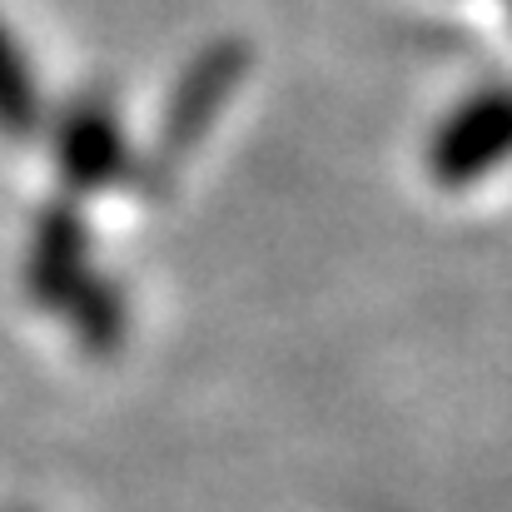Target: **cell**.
<instances>
[{"mask_svg": "<svg viewBox=\"0 0 512 512\" xmlns=\"http://www.w3.org/2000/svg\"><path fill=\"white\" fill-rule=\"evenodd\" d=\"M249 70H254V50H249L244 35H214L179 65L170 95L160 105L155 145L135 165V189H145V194H165L170 189L174 170L209 140L214 120L229 110V100L239 95Z\"/></svg>", "mask_w": 512, "mask_h": 512, "instance_id": "6da1fadb", "label": "cell"}, {"mask_svg": "<svg viewBox=\"0 0 512 512\" xmlns=\"http://www.w3.org/2000/svg\"><path fill=\"white\" fill-rule=\"evenodd\" d=\"M45 145H50V160H55V179L70 199H95V194H110V189H125L135 184V165H140V150L125 130V115H120V100L110 90H80L70 95L65 105L45 110V125H40Z\"/></svg>", "mask_w": 512, "mask_h": 512, "instance_id": "7a4b0ae2", "label": "cell"}, {"mask_svg": "<svg viewBox=\"0 0 512 512\" xmlns=\"http://www.w3.org/2000/svg\"><path fill=\"white\" fill-rule=\"evenodd\" d=\"M512 165V80H488L458 95L423 140V174L458 194Z\"/></svg>", "mask_w": 512, "mask_h": 512, "instance_id": "3957f363", "label": "cell"}, {"mask_svg": "<svg viewBox=\"0 0 512 512\" xmlns=\"http://www.w3.org/2000/svg\"><path fill=\"white\" fill-rule=\"evenodd\" d=\"M95 229L80 199L60 194L50 204L35 209L30 219V239H25V259H20V284L25 299L45 314H60L70 304V294L95 274Z\"/></svg>", "mask_w": 512, "mask_h": 512, "instance_id": "277c9868", "label": "cell"}, {"mask_svg": "<svg viewBox=\"0 0 512 512\" xmlns=\"http://www.w3.org/2000/svg\"><path fill=\"white\" fill-rule=\"evenodd\" d=\"M60 319H65L70 339L80 343L85 353L110 358V353H120L125 339H130V294H125V284H120L110 269H95V274L70 294V304L60 309Z\"/></svg>", "mask_w": 512, "mask_h": 512, "instance_id": "5b68a950", "label": "cell"}, {"mask_svg": "<svg viewBox=\"0 0 512 512\" xmlns=\"http://www.w3.org/2000/svg\"><path fill=\"white\" fill-rule=\"evenodd\" d=\"M45 125V90L35 75V60L25 55L20 35L0 15V140L30 145Z\"/></svg>", "mask_w": 512, "mask_h": 512, "instance_id": "8992f818", "label": "cell"}, {"mask_svg": "<svg viewBox=\"0 0 512 512\" xmlns=\"http://www.w3.org/2000/svg\"><path fill=\"white\" fill-rule=\"evenodd\" d=\"M498 10H503V15H508V20H512V0H498Z\"/></svg>", "mask_w": 512, "mask_h": 512, "instance_id": "52a82bcc", "label": "cell"}]
</instances>
